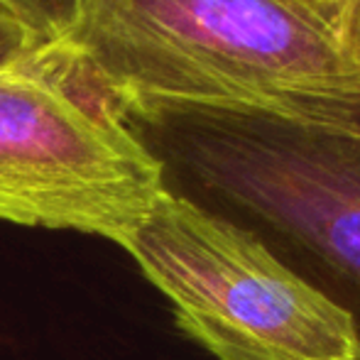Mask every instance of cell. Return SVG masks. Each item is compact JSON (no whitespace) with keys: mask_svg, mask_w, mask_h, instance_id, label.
I'll return each mask as SVG.
<instances>
[{"mask_svg":"<svg viewBox=\"0 0 360 360\" xmlns=\"http://www.w3.org/2000/svg\"><path fill=\"white\" fill-rule=\"evenodd\" d=\"M86 0H0L44 44H57L74 22Z\"/></svg>","mask_w":360,"mask_h":360,"instance_id":"5","label":"cell"},{"mask_svg":"<svg viewBox=\"0 0 360 360\" xmlns=\"http://www.w3.org/2000/svg\"><path fill=\"white\" fill-rule=\"evenodd\" d=\"M333 3H341V5H346V8H351L353 0H333Z\"/></svg>","mask_w":360,"mask_h":360,"instance_id":"8","label":"cell"},{"mask_svg":"<svg viewBox=\"0 0 360 360\" xmlns=\"http://www.w3.org/2000/svg\"><path fill=\"white\" fill-rule=\"evenodd\" d=\"M351 10H353V15H356V22H358V27H360V0H353Z\"/></svg>","mask_w":360,"mask_h":360,"instance_id":"7","label":"cell"},{"mask_svg":"<svg viewBox=\"0 0 360 360\" xmlns=\"http://www.w3.org/2000/svg\"><path fill=\"white\" fill-rule=\"evenodd\" d=\"M103 98H162L360 128V27L333 0H86L49 44Z\"/></svg>","mask_w":360,"mask_h":360,"instance_id":"1","label":"cell"},{"mask_svg":"<svg viewBox=\"0 0 360 360\" xmlns=\"http://www.w3.org/2000/svg\"><path fill=\"white\" fill-rule=\"evenodd\" d=\"M108 105L167 194L255 233L360 331V128L162 98Z\"/></svg>","mask_w":360,"mask_h":360,"instance_id":"2","label":"cell"},{"mask_svg":"<svg viewBox=\"0 0 360 360\" xmlns=\"http://www.w3.org/2000/svg\"><path fill=\"white\" fill-rule=\"evenodd\" d=\"M120 248L216 360H360L351 314L228 218L165 191Z\"/></svg>","mask_w":360,"mask_h":360,"instance_id":"3","label":"cell"},{"mask_svg":"<svg viewBox=\"0 0 360 360\" xmlns=\"http://www.w3.org/2000/svg\"><path fill=\"white\" fill-rule=\"evenodd\" d=\"M44 47L47 44L27 25H22L5 5H0V64L22 62Z\"/></svg>","mask_w":360,"mask_h":360,"instance_id":"6","label":"cell"},{"mask_svg":"<svg viewBox=\"0 0 360 360\" xmlns=\"http://www.w3.org/2000/svg\"><path fill=\"white\" fill-rule=\"evenodd\" d=\"M165 194L157 162L52 47L0 64V218L123 245Z\"/></svg>","mask_w":360,"mask_h":360,"instance_id":"4","label":"cell"}]
</instances>
